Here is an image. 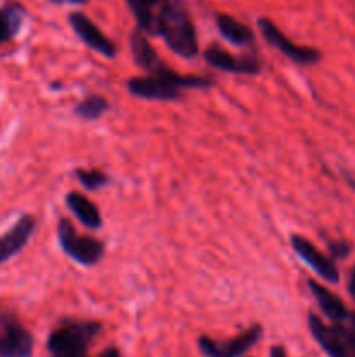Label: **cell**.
<instances>
[{
	"label": "cell",
	"mask_w": 355,
	"mask_h": 357,
	"mask_svg": "<svg viewBox=\"0 0 355 357\" xmlns=\"http://www.w3.org/2000/svg\"><path fill=\"white\" fill-rule=\"evenodd\" d=\"M155 37H162L174 54L191 59L198 52V38L187 6L181 0H166L157 13Z\"/></svg>",
	"instance_id": "1"
},
{
	"label": "cell",
	"mask_w": 355,
	"mask_h": 357,
	"mask_svg": "<svg viewBox=\"0 0 355 357\" xmlns=\"http://www.w3.org/2000/svg\"><path fill=\"white\" fill-rule=\"evenodd\" d=\"M214 86L211 79L200 75H183L169 66L146 77H132L127 80V89L132 96L148 101H176L181 89H207Z\"/></svg>",
	"instance_id": "2"
},
{
	"label": "cell",
	"mask_w": 355,
	"mask_h": 357,
	"mask_svg": "<svg viewBox=\"0 0 355 357\" xmlns=\"http://www.w3.org/2000/svg\"><path fill=\"white\" fill-rule=\"evenodd\" d=\"M100 333L96 321H66L51 331L47 351L52 357H87V349Z\"/></svg>",
	"instance_id": "3"
},
{
	"label": "cell",
	"mask_w": 355,
	"mask_h": 357,
	"mask_svg": "<svg viewBox=\"0 0 355 357\" xmlns=\"http://www.w3.org/2000/svg\"><path fill=\"white\" fill-rule=\"evenodd\" d=\"M58 241L63 253L84 267H93L104 257V244L93 236L77 234L75 227L66 218L58 223Z\"/></svg>",
	"instance_id": "4"
},
{
	"label": "cell",
	"mask_w": 355,
	"mask_h": 357,
	"mask_svg": "<svg viewBox=\"0 0 355 357\" xmlns=\"http://www.w3.org/2000/svg\"><path fill=\"white\" fill-rule=\"evenodd\" d=\"M263 328L253 326L230 340H212L209 337L198 338V349L205 357H240L260 342Z\"/></svg>",
	"instance_id": "8"
},
{
	"label": "cell",
	"mask_w": 355,
	"mask_h": 357,
	"mask_svg": "<svg viewBox=\"0 0 355 357\" xmlns=\"http://www.w3.org/2000/svg\"><path fill=\"white\" fill-rule=\"evenodd\" d=\"M329 253L333 260H336V258H345L350 253V248H348V244L343 243V241H340V243H329Z\"/></svg>",
	"instance_id": "21"
},
{
	"label": "cell",
	"mask_w": 355,
	"mask_h": 357,
	"mask_svg": "<svg viewBox=\"0 0 355 357\" xmlns=\"http://www.w3.org/2000/svg\"><path fill=\"white\" fill-rule=\"evenodd\" d=\"M108 110H110V103H108L106 98L100 96V94H89L77 105L75 115L82 121H97Z\"/></svg>",
	"instance_id": "19"
},
{
	"label": "cell",
	"mask_w": 355,
	"mask_h": 357,
	"mask_svg": "<svg viewBox=\"0 0 355 357\" xmlns=\"http://www.w3.org/2000/svg\"><path fill=\"white\" fill-rule=\"evenodd\" d=\"M37 229V220L31 215H23L3 236H0V264L16 257L30 243Z\"/></svg>",
	"instance_id": "12"
},
{
	"label": "cell",
	"mask_w": 355,
	"mask_h": 357,
	"mask_svg": "<svg viewBox=\"0 0 355 357\" xmlns=\"http://www.w3.org/2000/svg\"><path fill=\"white\" fill-rule=\"evenodd\" d=\"M24 9L19 3L9 2L0 7V45L16 37L23 24Z\"/></svg>",
	"instance_id": "18"
},
{
	"label": "cell",
	"mask_w": 355,
	"mask_h": 357,
	"mask_svg": "<svg viewBox=\"0 0 355 357\" xmlns=\"http://www.w3.org/2000/svg\"><path fill=\"white\" fill-rule=\"evenodd\" d=\"M204 59L214 68L226 73L237 75H258L261 72V65L253 56H233L218 45H211L205 49Z\"/></svg>",
	"instance_id": "11"
},
{
	"label": "cell",
	"mask_w": 355,
	"mask_h": 357,
	"mask_svg": "<svg viewBox=\"0 0 355 357\" xmlns=\"http://www.w3.org/2000/svg\"><path fill=\"white\" fill-rule=\"evenodd\" d=\"M75 176L77 180L80 181V185H82L86 190L90 192L100 190V188H103L104 185H108V181H110L103 171L94 169V167L93 169H77Z\"/></svg>",
	"instance_id": "20"
},
{
	"label": "cell",
	"mask_w": 355,
	"mask_h": 357,
	"mask_svg": "<svg viewBox=\"0 0 355 357\" xmlns=\"http://www.w3.org/2000/svg\"><path fill=\"white\" fill-rule=\"evenodd\" d=\"M129 45H131L132 58H134L136 65L139 68L145 70L148 75L160 72L162 68H166V63L160 59V56L157 54V51L153 49V45L150 44L148 37H146L145 31L141 28H134L129 37Z\"/></svg>",
	"instance_id": "13"
},
{
	"label": "cell",
	"mask_w": 355,
	"mask_h": 357,
	"mask_svg": "<svg viewBox=\"0 0 355 357\" xmlns=\"http://www.w3.org/2000/svg\"><path fill=\"white\" fill-rule=\"evenodd\" d=\"M100 357H120V352H118V349L110 347V349H106V351L101 352Z\"/></svg>",
	"instance_id": "24"
},
{
	"label": "cell",
	"mask_w": 355,
	"mask_h": 357,
	"mask_svg": "<svg viewBox=\"0 0 355 357\" xmlns=\"http://www.w3.org/2000/svg\"><path fill=\"white\" fill-rule=\"evenodd\" d=\"M270 357H287V352H285V349L282 345H274L270 349Z\"/></svg>",
	"instance_id": "22"
},
{
	"label": "cell",
	"mask_w": 355,
	"mask_h": 357,
	"mask_svg": "<svg viewBox=\"0 0 355 357\" xmlns=\"http://www.w3.org/2000/svg\"><path fill=\"white\" fill-rule=\"evenodd\" d=\"M164 2L166 0H127L136 21H138V28H141L146 35L155 37L157 13Z\"/></svg>",
	"instance_id": "17"
},
{
	"label": "cell",
	"mask_w": 355,
	"mask_h": 357,
	"mask_svg": "<svg viewBox=\"0 0 355 357\" xmlns=\"http://www.w3.org/2000/svg\"><path fill=\"white\" fill-rule=\"evenodd\" d=\"M291 248L294 250V253L315 272L319 278H322L324 281L333 282L336 284L340 281V271H338L336 264H334L333 258L326 257L322 251L317 250L308 239H305L303 236H298V234H292L291 236Z\"/></svg>",
	"instance_id": "9"
},
{
	"label": "cell",
	"mask_w": 355,
	"mask_h": 357,
	"mask_svg": "<svg viewBox=\"0 0 355 357\" xmlns=\"http://www.w3.org/2000/svg\"><path fill=\"white\" fill-rule=\"evenodd\" d=\"M66 206H68L70 211L75 215V218L82 223L84 227L90 230H97L103 225V218H101V213L97 209V206L90 201L89 197H86L80 192H70L66 195Z\"/></svg>",
	"instance_id": "14"
},
{
	"label": "cell",
	"mask_w": 355,
	"mask_h": 357,
	"mask_svg": "<svg viewBox=\"0 0 355 357\" xmlns=\"http://www.w3.org/2000/svg\"><path fill=\"white\" fill-rule=\"evenodd\" d=\"M68 21L70 24H72L77 37H79L87 47L100 52L104 58H115V56H117V45H115L113 42L94 24V21H90L89 17L86 16V14L72 13L68 16Z\"/></svg>",
	"instance_id": "10"
},
{
	"label": "cell",
	"mask_w": 355,
	"mask_h": 357,
	"mask_svg": "<svg viewBox=\"0 0 355 357\" xmlns=\"http://www.w3.org/2000/svg\"><path fill=\"white\" fill-rule=\"evenodd\" d=\"M33 337L13 314H0V357H31Z\"/></svg>",
	"instance_id": "7"
},
{
	"label": "cell",
	"mask_w": 355,
	"mask_h": 357,
	"mask_svg": "<svg viewBox=\"0 0 355 357\" xmlns=\"http://www.w3.org/2000/svg\"><path fill=\"white\" fill-rule=\"evenodd\" d=\"M348 289H350V295L355 298V267H354V271H352L350 282H348Z\"/></svg>",
	"instance_id": "25"
},
{
	"label": "cell",
	"mask_w": 355,
	"mask_h": 357,
	"mask_svg": "<svg viewBox=\"0 0 355 357\" xmlns=\"http://www.w3.org/2000/svg\"><path fill=\"white\" fill-rule=\"evenodd\" d=\"M258 28H260L261 35H263L265 40L271 45V47L278 49L285 58H289L291 61L298 63V65H313L320 59V52L313 47H306V45H298L291 40V38L285 37L281 31V28L270 21L268 17H260L258 20Z\"/></svg>",
	"instance_id": "5"
},
{
	"label": "cell",
	"mask_w": 355,
	"mask_h": 357,
	"mask_svg": "<svg viewBox=\"0 0 355 357\" xmlns=\"http://www.w3.org/2000/svg\"><path fill=\"white\" fill-rule=\"evenodd\" d=\"M47 2L56 3V6H63V3H72V6H80V3H86L89 0H47Z\"/></svg>",
	"instance_id": "23"
},
{
	"label": "cell",
	"mask_w": 355,
	"mask_h": 357,
	"mask_svg": "<svg viewBox=\"0 0 355 357\" xmlns=\"http://www.w3.org/2000/svg\"><path fill=\"white\" fill-rule=\"evenodd\" d=\"M352 323H354V330H355V316L352 317Z\"/></svg>",
	"instance_id": "26"
},
{
	"label": "cell",
	"mask_w": 355,
	"mask_h": 357,
	"mask_svg": "<svg viewBox=\"0 0 355 357\" xmlns=\"http://www.w3.org/2000/svg\"><path fill=\"white\" fill-rule=\"evenodd\" d=\"M308 328L317 344L329 357H354L352 347L355 344V338L347 330L341 326H327L315 314L308 316Z\"/></svg>",
	"instance_id": "6"
},
{
	"label": "cell",
	"mask_w": 355,
	"mask_h": 357,
	"mask_svg": "<svg viewBox=\"0 0 355 357\" xmlns=\"http://www.w3.org/2000/svg\"><path fill=\"white\" fill-rule=\"evenodd\" d=\"M308 288H310V291H312V295L315 296L320 310H322V312L326 314L331 321H334L336 324H341L343 321L348 319V316H350V314H348L347 307H345V303L341 302V300L338 298L334 293H331L329 289H326L322 284H319L317 281H313V279H310L308 281Z\"/></svg>",
	"instance_id": "15"
},
{
	"label": "cell",
	"mask_w": 355,
	"mask_h": 357,
	"mask_svg": "<svg viewBox=\"0 0 355 357\" xmlns=\"http://www.w3.org/2000/svg\"><path fill=\"white\" fill-rule=\"evenodd\" d=\"M216 26L230 44L244 47V45H251L254 42L253 30L230 14H216Z\"/></svg>",
	"instance_id": "16"
}]
</instances>
